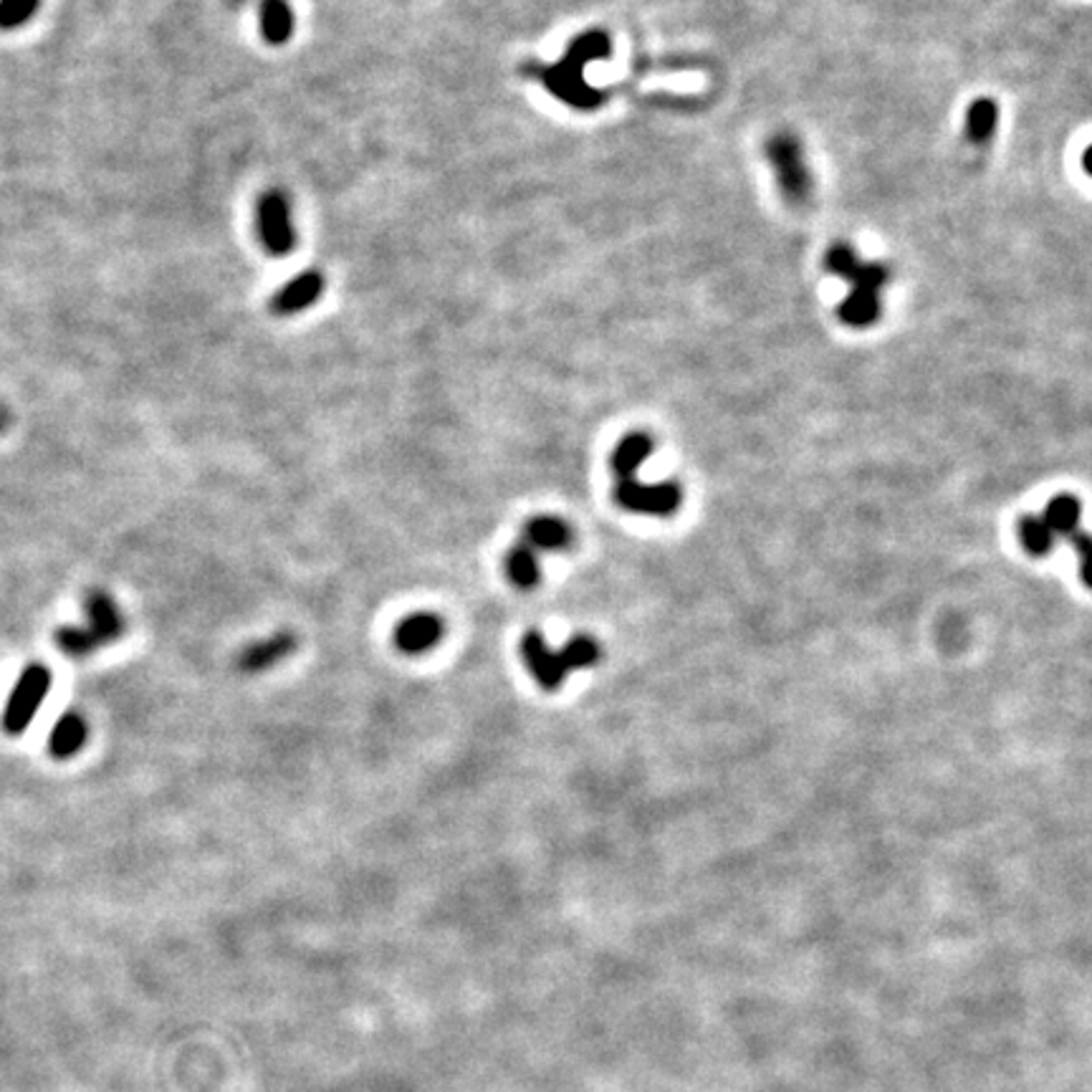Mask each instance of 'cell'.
Listing matches in <instances>:
<instances>
[{"label": "cell", "instance_id": "cell-1", "mask_svg": "<svg viewBox=\"0 0 1092 1092\" xmlns=\"http://www.w3.org/2000/svg\"><path fill=\"white\" fill-rule=\"evenodd\" d=\"M609 54V38L602 34V31H590V34L577 36L572 44H569L567 54L561 56L559 63L542 71V81L549 92L561 100L569 107L574 109H597L602 100V92L592 89L584 81V67L590 61L605 59Z\"/></svg>", "mask_w": 1092, "mask_h": 1092}, {"label": "cell", "instance_id": "cell-2", "mask_svg": "<svg viewBox=\"0 0 1092 1092\" xmlns=\"http://www.w3.org/2000/svg\"><path fill=\"white\" fill-rule=\"evenodd\" d=\"M825 266L852 283L850 297L839 306V316L855 329L870 327L880 316V291L887 283V268L880 264H862L855 251L845 243H835L827 251Z\"/></svg>", "mask_w": 1092, "mask_h": 1092}, {"label": "cell", "instance_id": "cell-3", "mask_svg": "<svg viewBox=\"0 0 1092 1092\" xmlns=\"http://www.w3.org/2000/svg\"><path fill=\"white\" fill-rule=\"evenodd\" d=\"M766 158H769L774 173H777V183L787 200L802 206L812 198V173L804 162L802 144L794 135H774L766 142Z\"/></svg>", "mask_w": 1092, "mask_h": 1092}, {"label": "cell", "instance_id": "cell-4", "mask_svg": "<svg viewBox=\"0 0 1092 1092\" xmlns=\"http://www.w3.org/2000/svg\"><path fill=\"white\" fill-rule=\"evenodd\" d=\"M48 688H51V673H48V667L44 663H31L26 671L21 673V678L15 681V688L5 704L3 711L5 733L21 736V733L28 729V723L34 721L38 706L44 704V698L48 696Z\"/></svg>", "mask_w": 1092, "mask_h": 1092}, {"label": "cell", "instance_id": "cell-5", "mask_svg": "<svg viewBox=\"0 0 1092 1092\" xmlns=\"http://www.w3.org/2000/svg\"><path fill=\"white\" fill-rule=\"evenodd\" d=\"M256 228L260 246L271 256H287L297 246L291 206L281 190H268L260 195L256 206Z\"/></svg>", "mask_w": 1092, "mask_h": 1092}, {"label": "cell", "instance_id": "cell-6", "mask_svg": "<svg viewBox=\"0 0 1092 1092\" xmlns=\"http://www.w3.org/2000/svg\"><path fill=\"white\" fill-rule=\"evenodd\" d=\"M617 501L630 511L671 516L681 507V488L675 484H640L635 478H625L617 484Z\"/></svg>", "mask_w": 1092, "mask_h": 1092}, {"label": "cell", "instance_id": "cell-7", "mask_svg": "<svg viewBox=\"0 0 1092 1092\" xmlns=\"http://www.w3.org/2000/svg\"><path fill=\"white\" fill-rule=\"evenodd\" d=\"M521 658H524L526 667L532 671L534 678L539 681V686L546 690H557L569 673L561 655L549 650L546 640L542 638V632L536 630H528L524 638H521Z\"/></svg>", "mask_w": 1092, "mask_h": 1092}, {"label": "cell", "instance_id": "cell-8", "mask_svg": "<svg viewBox=\"0 0 1092 1092\" xmlns=\"http://www.w3.org/2000/svg\"><path fill=\"white\" fill-rule=\"evenodd\" d=\"M443 630V623L433 613L407 615L395 627V646L405 655H422L438 646Z\"/></svg>", "mask_w": 1092, "mask_h": 1092}, {"label": "cell", "instance_id": "cell-9", "mask_svg": "<svg viewBox=\"0 0 1092 1092\" xmlns=\"http://www.w3.org/2000/svg\"><path fill=\"white\" fill-rule=\"evenodd\" d=\"M84 613L89 619V630L100 642V648L109 646V642L119 640L125 635V617H121L119 607L114 605V600L107 592L92 590L86 592L84 597Z\"/></svg>", "mask_w": 1092, "mask_h": 1092}, {"label": "cell", "instance_id": "cell-10", "mask_svg": "<svg viewBox=\"0 0 1092 1092\" xmlns=\"http://www.w3.org/2000/svg\"><path fill=\"white\" fill-rule=\"evenodd\" d=\"M293 650H297V638L289 630H283L243 648L239 658H235V665L243 673H264L276 663H281V660H287Z\"/></svg>", "mask_w": 1092, "mask_h": 1092}, {"label": "cell", "instance_id": "cell-11", "mask_svg": "<svg viewBox=\"0 0 1092 1092\" xmlns=\"http://www.w3.org/2000/svg\"><path fill=\"white\" fill-rule=\"evenodd\" d=\"M324 293V279L316 271H304L276 291V297L271 301V309L279 316H293L304 309L314 306L320 297Z\"/></svg>", "mask_w": 1092, "mask_h": 1092}, {"label": "cell", "instance_id": "cell-12", "mask_svg": "<svg viewBox=\"0 0 1092 1092\" xmlns=\"http://www.w3.org/2000/svg\"><path fill=\"white\" fill-rule=\"evenodd\" d=\"M572 542V532L565 521L554 519V516H536L532 521H526L524 526V544L528 549H539V551H559L569 546Z\"/></svg>", "mask_w": 1092, "mask_h": 1092}, {"label": "cell", "instance_id": "cell-13", "mask_svg": "<svg viewBox=\"0 0 1092 1092\" xmlns=\"http://www.w3.org/2000/svg\"><path fill=\"white\" fill-rule=\"evenodd\" d=\"M86 741V721L79 713H63L48 736V752L54 759H71Z\"/></svg>", "mask_w": 1092, "mask_h": 1092}, {"label": "cell", "instance_id": "cell-14", "mask_svg": "<svg viewBox=\"0 0 1092 1092\" xmlns=\"http://www.w3.org/2000/svg\"><path fill=\"white\" fill-rule=\"evenodd\" d=\"M293 34L289 0H260V36L271 46H283Z\"/></svg>", "mask_w": 1092, "mask_h": 1092}, {"label": "cell", "instance_id": "cell-15", "mask_svg": "<svg viewBox=\"0 0 1092 1092\" xmlns=\"http://www.w3.org/2000/svg\"><path fill=\"white\" fill-rule=\"evenodd\" d=\"M650 453H653V440H650L648 435H640V433L627 435L613 453V468H615V474L619 476V480L635 478L640 463L646 461Z\"/></svg>", "mask_w": 1092, "mask_h": 1092}, {"label": "cell", "instance_id": "cell-16", "mask_svg": "<svg viewBox=\"0 0 1092 1092\" xmlns=\"http://www.w3.org/2000/svg\"><path fill=\"white\" fill-rule=\"evenodd\" d=\"M507 574L509 580L519 586V590H532V586L539 582V561H536V551L528 549L524 542L513 544V549L507 554Z\"/></svg>", "mask_w": 1092, "mask_h": 1092}, {"label": "cell", "instance_id": "cell-17", "mask_svg": "<svg viewBox=\"0 0 1092 1092\" xmlns=\"http://www.w3.org/2000/svg\"><path fill=\"white\" fill-rule=\"evenodd\" d=\"M997 121H999V109L994 100H976L972 107L966 109V135L972 137L974 142L984 144L989 137L997 132Z\"/></svg>", "mask_w": 1092, "mask_h": 1092}, {"label": "cell", "instance_id": "cell-18", "mask_svg": "<svg viewBox=\"0 0 1092 1092\" xmlns=\"http://www.w3.org/2000/svg\"><path fill=\"white\" fill-rule=\"evenodd\" d=\"M1042 521H1045L1055 534L1072 536L1078 532L1080 524V501L1072 499V496H1057L1055 501H1049L1047 513Z\"/></svg>", "mask_w": 1092, "mask_h": 1092}, {"label": "cell", "instance_id": "cell-19", "mask_svg": "<svg viewBox=\"0 0 1092 1092\" xmlns=\"http://www.w3.org/2000/svg\"><path fill=\"white\" fill-rule=\"evenodd\" d=\"M56 646H59L63 653L71 655V658H86V655H92L96 648H100V642H96V638L92 635V630L89 627H81V625H63L56 630Z\"/></svg>", "mask_w": 1092, "mask_h": 1092}, {"label": "cell", "instance_id": "cell-20", "mask_svg": "<svg viewBox=\"0 0 1092 1092\" xmlns=\"http://www.w3.org/2000/svg\"><path fill=\"white\" fill-rule=\"evenodd\" d=\"M1020 534H1022L1024 549L1034 554V557H1045V554L1055 549L1057 534L1042 519H1034V516L1022 519Z\"/></svg>", "mask_w": 1092, "mask_h": 1092}, {"label": "cell", "instance_id": "cell-21", "mask_svg": "<svg viewBox=\"0 0 1092 1092\" xmlns=\"http://www.w3.org/2000/svg\"><path fill=\"white\" fill-rule=\"evenodd\" d=\"M559 655L565 660L567 671H577V667H590L600 658V648L592 638H574L559 650Z\"/></svg>", "mask_w": 1092, "mask_h": 1092}, {"label": "cell", "instance_id": "cell-22", "mask_svg": "<svg viewBox=\"0 0 1092 1092\" xmlns=\"http://www.w3.org/2000/svg\"><path fill=\"white\" fill-rule=\"evenodd\" d=\"M40 0H0V31L21 28L38 11Z\"/></svg>", "mask_w": 1092, "mask_h": 1092}]
</instances>
